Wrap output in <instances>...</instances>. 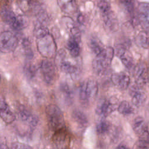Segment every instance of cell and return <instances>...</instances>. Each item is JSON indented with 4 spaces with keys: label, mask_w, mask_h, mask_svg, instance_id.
<instances>
[{
    "label": "cell",
    "mask_w": 149,
    "mask_h": 149,
    "mask_svg": "<svg viewBox=\"0 0 149 149\" xmlns=\"http://www.w3.org/2000/svg\"><path fill=\"white\" fill-rule=\"evenodd\" d=\"M70 37L76 39L77 41L80 42L81 40V34L79 28L75 25L73 26L71 29H69Z\"/></svg>",
    "instance_id": "836d02e7"
},
{
    "label": "cell",
    "mask_w": 149,
    "mask_h": 149,
    "mask_svg": "<svg viewBox=\"0 0 149 149\" xmlns=\"http://www.w3.org/2000/svg\"><path fill=\"white\" fill-rule=\"evenodd\" d=\"M119 1L130 16L133 17L134 12V0H119Z\"/></svg>",
    "instance_id": "f546056e"
},
{
    "label": "cell",
    "mask_w": 149,
    "mask_h": 149,
    "mask_svg": "<svg viewBox=\"0 0 149 149\" xmlns=\"http://www.w3.org/2000/svg\"><path fill=\"white\" fill-rule=\"evenodd\" d=\"M132 128L140 140L149 142V131L146 120L142 116H139L133 119Z\"/></svg>",
    "instance_id": "9c48e42d"
},
{
    "label": "cell",
    "mask_w": 149,
    "mask_h": 149,
    "mask_svg": "<svg viewBox=\"0 0 149 149\" xmlns=\"http://www.w3.org/2000/svg\"><path fill=\"white\" fill-rule=\"evenodd\" d=\"M148 112H149V104H148Z\"/></svg>",
    "instance_id": "b9f144b4"
},
{
    "label": "cell",
    "mask_w": 149,
    "mask_h": 149,
    "mask_svg": "<svg viewBox=\"0 0 149 149\" xmlns=\"http://www.w3.org/2000/svg\"><path fill=\"white\" fill-rule=\"evenodd\" d=\"M6 1H11V0H6Z\"/></svg>",
    "instance_id": "7bdbcfd3"
},
{
    "label": "cell",
    "mask_w": 149,
    "mask_h": 149,
    "mask_svg": "<svg viewBox=\"0 0 149 149\" xmlns=\"http://www.w3.org/2000/svg\"><path fill=\"white\" fill-rule=\"evenodd\" d=\"M1 16L2 20L9 26H10L17 18L15 13L11 9L6 6L2 7Z\"/></svg>",
    "instance_id": "ffe728a7"
},
{
    "label": "cell",
    "mask_w": 149,
    "mask_h": 149,
    "mask_svg": "<svg viewBox=\"0 0 149 149\" xmlns=\"http://www.w3.org/2000/svg\"><path fill=\"white\" fill-rule=\"evenodd\" d=\"M66 52L64 49H61L58 51L55 55V63L58 66L62 62L65 60Z\"/></svg>",
    "instance_id": "e575fe53"
},
{
    "label": "cell",
    "mask_w": 149,
    "mask_h": 149,
    "mask_svg": "<svg viewBox=\"0 0 149 149\" xmlns=\"http://www.w3.org/2000/svg\"><path fill=\"white\" fill-rule=\"evenodd\" d=\"M58 66L63 72L68 74H73L77 70L76 66L66 60L62 62Z\"/></svg>",
    "instance_id": "4316f807"
},
{
    "label": "cell",
    "mask_w": 149,
    "mask_h": 149,
    "mask_svg": "<svg viewBox=\"0 0 149 149\" xmlns=\"http://www.w3.org/2000/svg\"><path fill=\"white\" fill-rule=\"evenodd\" d=\"M137 19L143 30L149 33V2H141L139 5Z\"/></svg>",
    "instance_id": "8fae6325"
},
{
    "label": "cell",
    "mask_w": 149,
    "mask_h": 149,
    "mask_svg": "<svg viewBox=\"0 0 149 149\" xmlns=\"http://www.w3.org/2000/svg\"><path fill=\"white\" fill-rule=\"evenodd\" d=\"M117 148H127L128 147L125 145V144H119L117 147H116Z\"/></svg>",
    "instance_id": "f35d334b"
},
{
    "label": "cell",
    "mask_w": 149,
    "mask_h": 149,
    "mask_svg": "<svg viewBox=\"0 0 149 149\" xmlns=\"http://www.w3.org/2000/svg\"><path fill=\"white\" fill-rule=\"evenodd\" d=\"M60 8L68 13H73L76 9L75 0H58Z\"/></svg>",
    "instance_id": "44dd1931"
},
{
    "label": "cell",
    "mask_w": 149,
    "mask_h": 149,
    "mask_svg": "<svg viewBox=\"0 0 149 149\" xmlns=\"http://www.w3.org/2000/svg\"><path fill=\"white\" fill-rule=\"evenodd\" d=\"M48 34H49L48 29L42 24H39L34 28V35L37 38L42 37Z\"/></svg>",
    "instance_id": "f1b7e54d"
},
{
    "label": "cell",
    "mask_w": 149,
    "mask_h": 149,
    "mask_svg": "<svg viewBox=\"0 0 149 149\" xmlns=\"http://www.w3.org/2000/svg\"><path fill=\"white\" fill-rule=\"evenodd\" d=\"M23 47L24 48L26 56L28 59H31L33 57V52L31 48V45L27 38H24L22 41Z\"/></svg>",
    "instance_id": "4dcf8cb0"
},
{
    "label": "cell",
    "mask_w": 149,
    "mask_h": 149,
    "mask_svg": "<svg viewBox=\"0 0 149 149\" xmlns=\"http://www.w3.org/2000/svg\"><path fill=\"white\" fill-rule=\"evenodd\" d=\"M60 90L62 93L65 102L70 105L73 100V93L69 86V85L66 82H62L60 84Z\"/></svg>",
    "instance_id": "603a6c76"
},
{
    "label": "cell",
    "mask_w": 149,
    "mask_h": 149,
    "mask_svg": "<svg viewBox=\"0 0 149 149\" xmlns=\"http://www.w3.org/2000/svg\"><path fill=\"white\" fill-rule=\"evenodd\" d=\"M23 72L27 78L32 79L35 76L36 74L37 69L33 64L28 62L24 66Z\"/></svg>",
    "instance_id": "83f0119b"
},
{
    "label": "cell",
    "mask_w": 149,
    "mask_h": 149,
    "mask_svg": "<svg viewBox=\"0 0 149 149\" xmlns=\"http://www.w3.org/2000/svg\"><path fill=\"white\" fill-rule=\"evenodd\" d=\"M118 111L123 115H127L133 113L134 108L128 101H122L118 105Z\"/></svg>",
    "instance_id": "484cf974"
},
{
    "label": "cell",
    "mask_w": 149,
    "mask_h": 149,
    "mask_svg": "<svg viewBox=\"0 0 149 149\" xmlns=\"http://www.w3.org/2000/svg\"><path fill=\"white\" fill-rule=\"evenodd\" d=\"M18 115L20 118L23 120L26 121L31 127H34L37 125L38 118L37 116L33 115L31 112L23 105L18 104L17 107Z\"/></svg>",
    "instance_id": "5bb4252c"
},
{
    "label": "cell",
    "mask_w": 149,
    "mask_h": 149,
    "mask_svg": "<svg viewBox=\"0 0 149 149\" xmlns=\"http://www.w3.org/2000/svg\"><path fill=\"white\" fill-rule=\"evenodd\" d=\"M17 4L22 10H25L29 7L30 0H17Z\"/></svg>",
    "instance_id": "8d00e7d4"
},
{
    "label": "cell",
    "mask_w": 149,
    "mask_h": 149,
    "mask_svg": "<svg viewBox=\"0 0 149 149\" xmlns=\"http://www.w3.org/2000/svg\"><path fill=\"white\" fill-rule=\"evenodd\" d=\"M18 44L17 38L11 32L5 31L0 36V50L3 53H9L13 51Z\"/></svg>",
    "instance_id": "8992f818"
},
{
    "label": "cell",
    "mask_w": 149,
    "mask_h": 149,
    "mask_svg": "<svg viewBox=\"0 0 149 149\" xmlns=\"http://www.w3.org/2000/svg\"><path fill=\"white\" fill-rule=\"evenodd\" d=\"M72 118L73 121L81 127H86L88 123L86 115L79 109H74L72 113Z\"/></svg>",
    "instance_id": "ac0fdd59"
},
{
    "label": "cell",
    "mask_w": 149,
    "mask_h": 149,
    "mask_svg": "<svg viewBox=\"0 0 149 149\" xmlns=\"http://www.w3.org/2000/svg\"><path fill=\"white\" fill-rule=\"evenodd\" d=\"M40 68L45 83L48 85L53 84L57 77L56 67L54 64L49 60H42Z\"/></svg>",
    "instance_id": "52a82bcc"
},
{
    "label": "cell",
    "mask_w": 149,
    "mask_h": 149,
    "mask_svg": "<svg viewBox=\"0 0 149 149\" xmlns=\"http://www.w3.org/2000/svg\"><path fill=\"white\" fill-rule=\"evenodd\" d=\"M111 80L113 84L121 90H126L130 83L129 76L125 72L113 74L111 77Z\"/></svg>",
    "instance_id": "9a60e30c"
},
{
    "label": "cell",
    "mask_w": 149,
    "mask_h": 149,
    "mask_svg": "<svg viewBox=\"0 0 149 149\" xmlns=\"http://www.w3.org/2000/svg\"><path fill=\"white\" fill-rule=\"evenodd\" d=\"M133 76L136 84L143 87L148 83V68L144 62H140L133 68Z\"/></svg>",
    "instance_id": "ba28073f"
},
{
    "label": "cell",
    "mask_w": 149,
    "mask_h": 149,
    "mask_svg": "<svg viewBox=\"0 0 149 149\" xmlns=\"http://www.w3.org/2000/svg\"><path fill=\"white\" fill-rule=\"evenodd\" d=\"M118 99L116 97L102 98L98 102L96 108V113L101 118H106L113 112L118 107Z\"/></svg>",
    "instance_id": "5b68a950"
},
{
    "label": "cell",
    "mask_w": 149,
    "mask_h": 149,
    "mask_svg": "<svg viewBox=\"0 0 149 149\" xmlns=\"http://www.w3.org/2000/svg\"><path fill=\"white\" fill-rule=\"evenodd\" d=\"M103 20L107 29L111 31H115L118 27V23L117 19L112 12L110 11L107 13L102 14Z\"/></svg>",
    "instance_id": "e0dca14e"
},
{
    "label": "cell",
    "mask_w": 149,
    "mask_h": 149,
    "mask_svg": "<svg viewBox=\"0 0 149 149\" xmlns=\"http://www.w3.org/2000/svg\"><path fill=\"white\" fill-rule=\"evenodd\" d=\"M88 46L91 51L95 55L101 53L104 49V47L101 41L97 38H91L88 42Z\"/></svg>",
    "instance_id": "cb8c5ba5"
},
{
    "label": "cell",
    "mask_w": 149,
    "mask_h": 149,
    "mask_svg": "<svg viewBox=\"0 0 149 149\" xmlns=\"http://www.w3.org/2000/svg\"><path fill=\"white\" fill-rule=\"evenodd\" d=\"M116 55L121 60L122 63L127 69H133L134 67V60L131 53L129 51L127 47L118 44L116 45Z\"/></svg>",
    "instance_id": "7c38bea8"
},
{
    "label": "cell",
    "mask_w": 149,
    "mask_h": 149,
    "mask_svg": "<svg viewBox=\"0 0 149 149\" xmlns=\"http://www.w3.org/2000/svg\"><path fill=\"white\" fill-rule=\"evenodd\" d=\"M98 7L102 14L107 13L111 10V5L106 0H100L98 3Z\"/></svg>",
    "instance_id": "d6a6232c"
},
{
    "label": "cell",
    "mask_w": 149,
    "mask_h": 149,
    "mask_svg": "<svg viewBox=\"0 0 149 149\" xmlns=\"http://www.w3.org/2000/svg\"><path fill=\"white\" fill-rule=\"evenodd\" d=\"M148 86H149V67H148Z\"/></svg>",
    "instance_id": "60d3db41"
},
{
    "label": "cell",
    "mask_w": 149,
    "mask_h": 149,
    "mask_svg": "<svg viewBox=\"0 0 149 149\" xmlns=\"http://www.w3.org/2000/svg\"><path fill=\"white\" fill-rule=\"evenodd\" d=\"M12 148H31V147L22 143L15 142L12 144Z\"/></svg>",
    "instance_id": "74e56055"
},
{
    "label": "cell",
    "mask_w": 149,
    "mask_h": 149,
    "mask_svg": "<svg viewBox=\"0 0 149 149\" xmlns=\"http://www.w3.org/2000/svg\"><path fill=\"white\" fill-rule=\"evenodd\" d=\"M141 88L136 84L132 87L130 91L132 104L138 108L143 105L147 99V95Z\"/></svg>",
    "instance_id": "4fadbf2b"
},
{
    "label": "cell",
    "mask_w": 149,
    "mask_h": 149,
    "mask_svg": "<svg viewBox=\"0 0 149 149\" xmlns=\"http://www.w3.org/2000/svg\"><path fill=\"white\" fill-rule=\"evenodd\" d=\"M46 117L50 129L56 131L65 127V119L61 109L55 104H51L45 108Z\"/></svg>",
    "instance_id": "3957f363"
},
{
    "label": "cell",
    "mask_w": 149,
    "mask_h": 149,
    "mask_svg": "<svg viewBox=\"0 0 149 149\" xmlns=\"http://www.w3.org/2000/svg\"><path fill=\"white\" fill-rule=\"evenodd\" d=\"M24 24L25 22L24 19L21 17L17 16V18L15 20V21L10 26L14 30L19 31L23 29V27H24Z\"/></svg>",
    "instance_id": "1f68e13d"
},
{
    "label": "cell",
    "mask_w": 149,
    "mask_h": 149,
    "mask_svg": "<svg viewBox=\"0 0 149 149\" xmlns=\"http://www.w3.org/2000/svg\"><path fill=\"white\" fill-rule=\"evenodd\" d=\"M80 42L76 39L70 37L67 43V48L68 49L70 54L73 57H77L80 52Z\"/></svg>",
    "instance_id": "7402d4cb"
},
{
    "label": "cell",
    "mask_w": 149,
    "mask_h": 149,
    "mask_svg": "<svg viewBox=\"0 0 149 149\" xmlns=\"http://www.w3.org/2000/svg\"><path fill=\"white\" fill-rule=\"evenodd\" d=\"M112 129L111 123L108 120H102L99 122L96 126V130L98 134L104 135Z\"/></svg>",
    "instance_id": "d4e9b609"
},
{
    "label": "cell",
    "mask_w": 149,
    "mask_h": 149,
    "mask_svg": "<svg viewBox=\"0 0 149 149\" xmlns=\"http://www.w3.org/2000/svg\"><path fill=\"white\" fill-rule=\"evenodd\" d=\"M51 140L53 145L56 148H68L70 141V135L65 127H63L54 132Z\"/></svg>",
    "instance_id": "30bf717a"
},
{
    "label": "cell",
    "mask_w": 149,
    "mask_h": 149,
    "mask_svg": "<svg viewBox=\"0 0 149 149\" xmlns=\"http://www.w3.org/2000/svg\"><path fill=\"white\" fill-rule=\"evenodd\" d=\"M0 115L1 119L7 124L12 123L16 119L15 114L10 110L5 100L3 98H1V100Z\"/></svg>",
    "instance_id": "2e32d148"
},
{
    "label": "cell",
    "mask_w": 149,
    "mask_h": 149,
    "mask_svg": "<svg viewBox=\"0 0 149 149\" xmlns=\"http://www.w3.org/2000/svg\"><path fill=\"white\" fill-rule=\"evenodd\" d=\"M98 91V83L96 80L88 79L83 81L79 88V100L84 107H88L96 98Z\"/></svg>",
    "instance_id": "7a4b0ae2"
},
{
    "label": "cell",
    "mask_w": 149,
    "mask_h": 149,
    "mask_svg": "<svg viewBox=\"0 0 149 149\" xmlns=\"http://www.w3.org/2000/svg\"><path fill=\"white\" fill-rule=\"evenodd\" d=\"M114 49L111 47L104 48L102 51L95 56L92 63L93 69L98 76L105 74L112 62L114 56Z\"/></svg>",
    "instance_id": "6da1fadb"
},
{
    "label": "cell",
    "mask_w": 149,
    "mask_h": 149,
    "mask_svg": "<svg viewBox=\"0 0 149 149\" xmlns=\"http://www.w3.org/2000/svg\"><path fill=\"white\" fill-rule=\"evenodd\" d=\"M134 148H149V142H147L141 140H139L135 143Z\"/></svg>",
    "instance_id": "d590c367"
},
{
    "label": "cell",
    "mask_w": 149,
    "mask_h": 149,
    "mask_svg": "<svg viewBox=\"0 0 149 149\" xmlns=\"http://www.w3.org/2000/svg\"><path fill=\"white\" fill-rule=\"evenodd\" d=\"M37 48L41 55L45 58H52L56 54V42L49 33L42 37L37 38Z\"/></svg>",
    "instance_id": "277c9868"
},
{
    "label": "cell",
    "mask_w": 149,
    "mask_h": 149,
    "mask_svg": "<svg viewBox=\"0 0 149 149\" xmlns=\"http://www.w3.org/2000/svg\"><path fill=\"white\" fill-rule=\"evenodd\" d=\"M135 43L139 47L147 49L149 48V33L144 30L139 32L134 38Z\"/></svg>",
    "instance_id": "d6986e66"
},
{
    "label": "cell",
    "mask_w": 149,
    "mask_h": 149,
    "mask_svg": "<svg viewBox=\"0 0 149 149\" xmlns=\"http://www.w3.org/2000/svg\"><path fill=\"white\" fill-rule=\"evenodd\" d=\"M83 21H84L83 17L81 15L79 16V17H78V22H79V23L82 24L83 23Z\"/></svg>",
    "instance_id": "ab89813d"
}]
</instances>
